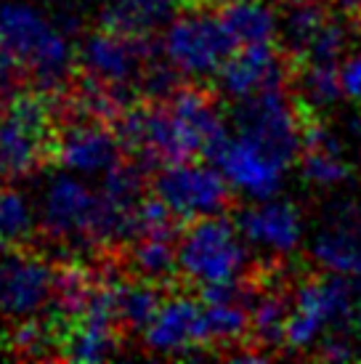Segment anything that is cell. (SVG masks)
Masks as SVG:
<instances>
[{
  "label": "cell",
  "instance_id": "26",
  "mask_svg": "<svg viewBox=\"0 0 361 364\" xmlns=\"http://www.w3.org/2000/svg\"><path fill=\"white\" fill-rule=\"evenodd\" d=\"M32 208L16 189H0V245H14L32 232Z\"/></svg>",
  "mask_w": 361,
  "mask_h": 364
},
{
  "label": "cell",
  "instance_id": "11",
  "mask_svg": "<svg viewBox=\"0 0 361 364\" xmlns=\"http://www.w3.org/2000/svg\"><path fill=\"white\" fill-rule=\"evenodd\" d=\"M154 59L146 38H131L120 32L104 30L85 38L80 48L82 70L88 77L107 85H128L141 80L146 64Z\"/></svg>",
  "mask_w": 361,
  "mask_h": 364
},
{
  "label": "cell",
  "instance_id": "21",
  "mask_svg": "<svg viewBox=\"0 0 361 364\" xmlns=\"http://www.w3.org/2000/svg\"><path fill=\"white\" fill-rule=\"evenodd\" d=\"M112 298H114V316L117 324L128 330H146V324L160 311V290L154 282L136 279V282L112 284Z\"/></svg>",
  "mask_w": 361,
  "mask_h": 364
},
{
  "label": "cell",
  "instance_id": "32",
  "mask_svg": "<svg viewBox=\"0 0 361 364\" xmlns=\"http://www.w3.org/2000/svg\"><path fill=\"white\" fill-rule=\"evenodd\" d=\"M321 356L335 359V362H343V359H353V348H351V343L343 341V338H327V341L321 343Z\"/></svg>",
  "mask_w": 361,
  "mask_h": 364
},
{
  "label": "cell",
  "instance_id": "28",
  "mask_svg": "<svg viewBox=\"0 0 361 364\" xmlns=\"http://www.w3.org/2000/svg\"><path fill=\"white\" fill-rule=\"evenodd\" d=\"M303 176L319 186H335L348 178V165L340 149H303Z\"/></svg>",
  "mask_w": 361,
  "mask_h": 364
},
{
  "label": "cell",
  "instance_id": "5",
  "mask_svg": "<svg viewBox=\"0 0 361 364\" xmlns=\"http://www.w3.org/2000/svg\"><path fill=\"white\" fill-rule=\"evenodd\" d=\"M162 46H165L168 61L180 75H189V77L218 75L226 59L239 48L221 16L205 14V11H194L173 19Z\"/></svg>",
  "mask_w": 361,
  "mask_h": 364
},
{
  "label": "cell",
  "instance_id": "14",
  "mask_svg": "<svg viewBox=\"0 0 361 364\" xmlns=\"http://www.w3.org/2000/svg\"><path fill=\"white\" fill-rule=\"evenodd\" d=\"M239 234L252 245H261L271 253H290L301 245L303 218L298 208L281 200H261V205L247 208L237 218Z\"/></svg>",
  "mask_w": 361,
  "mask_h": 364
},
{
  "label": "cell",
  "instance_id": "24",
  "mask_svg": "<svg viewBox=\"0 0 361 364\" xmlns=\"http://www.w3.org/2000/svg\"><path fill=\"white\" fill-rule=\"evenodd\" d=\"M202 324H205V343H231L252 327L250 311L242 301H218L205 304L202 309Z\"/></svg>",
  "mask_w": 361,
  "mask_h": 364
},
{
  "label": "cell",
  "instance_id": "25",
  "mask_svg": "<svg viewBox=\"0 0 361 364\" xmlns=\"http://www.w3.org/2000/svg\"><path fill=\"white\" fill-rule=\"evenodd\" d=\"M303 96L313 107H330L343 96L340 67L327 61H308L306 72L301 75Z\"/></svg>",
  "mask_w": 361,
  "mask_h": 364
},
{
  "label": "cell",
  "instance_id": "12",
  "mask_svg": "<svg viewBox=\"0 0 361 364\" xmlns=\"http://www.w3.org/2000/svg\"><path fill=\"white\" fill-rule=\"evenodd\" d=\"M122 149L120 136L96 120L75 125L56 139V160L61 168L80 176H107L122 162Z\"/></svg>",
  "mask_w": 361,
  "mask_h": 364
},
{
  "label": "cell",
  "instance_id": "30",
  "mask_svg": "<svg viewBox=\"0 0 361 364\" xmlns=\"http://www.w3.org/2000/svg\"><path fill=\"white\" fill-rule=\"evenodd\" d=\"M340 85L343 96L361 99V53H353L340 64Z\"/></svg>",
  "mask_w": 361,
  "mask_h": 364
},
{
  "label": "cell",
  "instance_id": "17",
  "mask_svg": "<svg viewBox=\"0 0 361 364\" xmlns=\"http://www.w3.org/2000/svg\"><path fill=\"white\" fill-rule=\"evenodd\" d=\"M313 258L343 277H361V208L351 203L338 205L313 242Z\"/></svg>",
  "mask_w": 361,
  "mask_h": 364
},
{
  "label": "cell",
  "instance_id": "20",
  "mask_svg": "<svg viewBox=\"0 0 361 364\" xmlns=\"http://www.w3.org/2000/svg\"><path fill=\"white\" fill-rule=\"evenodd\" d=\"M114 319L82 311L64 341V356L72 362H101L117 351Z\"/></svg>",
  "mask_w": 361,
  "mask_h": 364
},
{
  "label": "cell",
  "instance_id": "1",
  "mask_svg": "<svg viewBox=\"0 0 361 364\" xmlns=\"http://www.w3.org/2000/svg\"><path fill=\"white\" fill-rule=\"evenodd\" d=\"M43 229L64 242H112L133 237V210L107 200L101 189L61 173L45 186L41 203Z\"/></svg>",
  "mask_w": 361,
  "mask_h": 364
},
{
  "label": "cell",
  "instance_id": "8",
  "mask_svg": "<svg viewBox=\"0 0 361 364\" xmlns=\"http://www.w3.org/2000/svg\"><path fill=\"white\" fill-rule=\"evenodd\" d=\"M234 122H237V133L263 144L266 149L279 154L281 160L292 162L295 154L303 149L301 117L290 96H284L281 88H269L255 96L239 99Z\"/></svg>",
  "mask_w": 361,
  "mask_h": 364
},
{
  "label": "cell",
  "instance_id": "22",
  "mask_svg": "<svg viewBox=\"0 0 361 364\" xmlns=\"http://www.w3.org/2000/svg\"><path fill=\"white\" fill-rule=\"evenodd\" d=\"M133 266L141 279L146 282H165L180 272L178 247L173 245V234H146L139 237L133 247Z\"/></svg>",
  "mask_w": 361,
  "mask_h": 364
},
{
  "label": "cell",
  "instance_id": "23",
  "mask_svg": "<svg viewBox=\"0 0 361 364\" xmlns=\"http://www.w3.org/2000/svg\"><path fill=\"white\" fill-rule=\"evenodd\" d=\"M327 24V14L319 3L313 0H292L290 11L281 19V41L284 48L290 53H301L306 56L308 46L313 43V38L319 35V30Z\"/></svg>",
  "mask_w": 361,
  "mask_h": 364
},
{
  "label": "cell",
  "instance_id": "19",
  "mask_svg": "<svg viewBox=\"0 0 361 364\" xmlns=\"http://www.w3.org/2000/svg\"><path fill=\"white\" fill-rule=\"evenodd\" d=\"M237 46H266L279 35L276 11L266 0H226L218 11Z\"/></svg>",
  "mask_w": 361,
  "mask_h": 364
},
{
  "label": "cell",
  "instance_id": "34",
  "mask_svg": "<svg viewBox=\"0 0 361 364\" xmlns=\"http://www.w3.org/2000/svg\"><path fill=\"white\" fill-rule=\"evenodd\" d=\"M359 330H361V311H359Z\"/></svg>",
  "mask_w": 361,
  "mask_h": 364
},
{
  "label": "cell",
  "instance_id": "2",
  "mask_svg": "<svg viewBox=\"0 0 361 364\" xmlns=\"http://www.w3.org/2000/svg\"><path fill=\"white\" fill-rule=\"evenodd\" d=\"M0 51L9 53L43 88H56L72 70V46L64 30L30 6L0 3Z\"/></svg>",
  "mask_w": 361,
  "mask_h": 364
},
{
  "label": "cell",
  "instance_id": "29",
  "mask_svg": "<svg viewBox=\"0 0 361 364\" xmlns=\"http://www.w3.org/2000/svg\"><path fill=\"white\" fill-rule=\"evenodd\" d=\"M345 46H348V32L343 24L338 21H330L319 30V35L313 38V43L306 51V59L308 61H327V64H338L340 56L345 53Z\"/></svg>",
  "mask_w": 361,
  "mask_h": 364
},
{
  "label": "cell",
  "instance_id": "15",
  "mask_svg": "<svg viewBox=\"0 0 361 364\" xmlns=\"http://www.w3.org/2000/svg\"><path fill=\"white\" fill-rule=\"evenodd\" d=\"M144 346L157 354H189L194 346H205L202 309L189 298L165 301L144 330Z\"/></svg>",
  "mask_w": 361,
  "mask_h": 364
},
{
  "label": "cell",
  "instance_id": "9",
  "mask_svg": "<svg viewBox=\"0 0 361 364\" xmlns=\"http://www.w3.org/2000/svg\"><path fill=\"white\" fill-rule=\"evenodd\" d=\"M212 162L221 168L234 189L252 200H271L274 194H279L284 173L290 168V162L281 160L279 154L242 133L229 136L221 149L212 154Z\"/></svg>",
  "mask_w": 361,
  "mask_h": 364
},
{
  "label": "cell",
  "instance_id": "16",
  "mask_svg": "<svg viewBox=\"0 0 361 364\" xmlns=\"http://www.w3.org/2000/svg\"><path fill=\"white\" fill-rule=\"evenodd\" d=\"M165 102L176 114L183 136L189 139L194 154L212 160V154L221 149L229 133H226V122H223L221 112L215 109L210 96L200 88H178Z\"/></svg>",
  "mask_w": 361,
  "mask_h": 364
},
{
  "label": "cell",
  "instance_id": "35",
  "mask_svg": "<svg viewBox=\"0 0 361 364\" xmlns=\"http://www.w3.org/2000/svg\"><path fill=\"white\" fill-rule=\"evenodd\" d=\"M359 53H361V51H359Z\"/></svg>",
  "mask_w": 361,
  "mask_h": 364
},
{
  "label": "cell",
  "instance_id": "7",
  "mask_svg": "<svg viewBox=\"0 0 361 364\" xmlns=\"http://www.w3.org/2000/svg\"><path fill=\"white\" fill-rule=\"evenodd\" d=\"M154 194L178 218H208L218 215L231 203V183L218 165L173 162L165 165L154 178Z\"/></svg>",
  "mask_w": 361,
  "mask_h": 364
},
{
  "label": "cell",
  "instance_id": "3",
  "mask_svg": "<svg viewBox=\"0 0 361 364\" xmlns=\"http://www.w3.org/2000/svg\"><path fill=\"white\" fill-rule=\"evenodd\" d=\"M50 112V102L43 93L11 96L0 112V178H21L56 152Z\"/></svg>",
  "mask_w": 361,
  "mask_h": 364
},
{
  "label": "cell",
  "instance_id": "27",
  "mask_svg": "<svg viewBox=\"0 0 361 364\" xmlns=\"http://www.w3.org/2000/svg\"><path fill=\"white\" fill-rule=\"evenodd\" d=\"M287 306L279 295H263L252 306V330L258 335V346L284 343V324H287Z\"/></svg>",
  "mask_w": 361,
  "mask_h": 364
},
{
  "label": "cell",
  "instance_id": "18",
  "mask_svg": "<svg viewBox=\"0 0 361 364\" xmlns=\"http://www.w3.org/2000/svg\"><path fill=\"white\" fill-rule=\"evenodd\" d=\"M178 0H109L101 27L131 38H149L162 24L176 19Z\"/></svg>",
  "mask_w": 361,
  "mask_h": 364
},
{
  "label": "cell",
  "instance_id": "4",
  "mask_svg": "<svg viewBox=\"0 0 361 364\" xmlns=\"http://www.w3.org/2000/svg\"><path fill=\"white\" fill-rule=\"evenodd\" d=\"M247 253L239 242V229L223 218H197L178 245L180 274L200 284L237 282Z\"/></svg>",
  "mask_w": 361,
  "mask_h": 364
},
{
  "label": "cell",
  "instance_id": "10",
  "mask_svg": "<svg viewBox=\"0 0 361 364\" xmlns=\"http://www.w3.org/2000/svg\"><path fill=\"white\" fill-rule=\"evenodd\" d=\"M56 295V274L30 253H0V316L32 319Z\"/></svg>",
  "mask_w": 361,
  "mask_h": 364
},
{
  "label": "cell",
  "instance_id": "31",
  "mask_svg": "<svg viewBox=\"0 0 361 364\" xmlns=\"http://www.w3.org/2000/svg\"><path fill=\"white\" fill-rule=\"evenodd\" d=\"M21 72L24 70H21L16 61L11 59L9 53L0 51V91H11V88L16 85V80H19Z\"/></svg>",
  "mask_w": 361,
  "mask_h": 364
},
{
  "label": "cell",
  "instance_id": "33",
  "mask_svg": "<svg viewBox=\"0 0 361 364\" xmlns=\"http://www.w3.org/2000/svg\"><path fill=\"white\" fill-rule=\"evenodd\" d=\"M335 3L345 16H359L361 14V0H335Z\"/></svg>",
  "mask_w": 361,
  "mask_h": 364
},
{
  "label": "cell",
  "instance_id": "13",
  "mask_svg": "<svg viewBox=\"0 0 361 364\" xmlns=\"http://www.w3.org/2000/svg\"><path fill=\"white\" fill-rule=\"evenodd\" d=\"M287 77V64L279 51L266 46H239L218 70V85L231 99H247L269 88H281Z\"/></svg>",
  "mask_w": 361,
  "mask_h": 364
},
{
  "label": "cell",
  "instance_id": "6",
  "mask_svg": "<svg viewBox=\"0 0 361 364\" xmlns=\"http://www.w3.org/2000/svg\"><path fill=\"white\" fill-rule=\"evenodd\" d=\"M351 279L332 272L330 277H313L303 282L295 293V309L287 314L284 324V346L308 348L327 327L343 324L353 311Z\"/></svg>",
  "mask_w": 361,
  "mask_h": 364
}]
</instances>
